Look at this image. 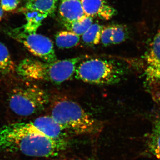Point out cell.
Wrapping results in <instances>:
<instances>
[{"label": "cell", "mask_w": 160, "mask_h": 160, "mask_svg": "<svg viewBox=\"0 0 160 160\" xmlns=\"http://www.w3.org/2000/svg\"><path fill=\"white\" fill-rule=\"evenodd\" d=\"M69 146L68 140L49 138L30 122H17L0 128V152H20L29 156H58Z\"/></svg>", "instance_id": "obj_1"}, {"label": "cell", "mask_w": 160, "mask_h": 160, "mask_svg": "<svg viewBox=\"0 0 160 160\" xmlns=\"http://www.w3.org/2000/svg\"><path fill=\"white\" fill-rule=\"evenodd\" d=\"M50 115L69 134H97L102 130V122L89 114L78 103L69 98H56L51 102Z\"/></svg>", "instance_id": "obj_2"}, {"label": "cell", "mask_w": 160, "mask_h": 160, "mask_svg": "<svg viewBox=\"0 0 160 160\" xmlns=\"http://www.w3.org/2000/svg\"><path fill=\"white\" fill-rule=\"evenodd\" d=\"M86 58L78 57L52 62L27 58L16 66V72L26 81H45L59 85L70 79L78 64Z\"/></svg>", "instance_id": "obj_3"}, {"label": "cell", "mask_w": 160, "mask_h": 160, "mask_svg": "<svg viewBox=\"0 0 160 160\" xmlns=\"http://www.w3.org/2000/svg\"><path fill=\"white\" fill-rule=\"evenodd\" d=\"M87 58L79 63L75 72L77 79L85 82L112 85L119 82L126 73L123 64L116 60L103 58Z\"/></svg>", "instance_id": "obj_4"}, {"label": "cell", "mask_w": 160, "mask_h": 160, "mask_svg": "<svg viewBox=\"0 0 160 160\" xmlns=\"http://www.w3.org/2000/svg\"><path fill=\"white\" fill-rule=\"evenodd\" d=\"M9 104L16 114L29 116L43 111L50 102L46 90L35 85L17 87L9 93Z\"/></svg>", "instance_id": "obj_5"}, {"label": "cell", "mask_w": 160, "mask_h": 160, "mask_svg": "<svg viewBox=\"0 0 160 160\" xmlns=\"http://www.w3.org/2000/svg\"><path fill=\"white\" fill-rule=\"evenodd\" d=\"M7 33L42 61L52 62L58 60L53 43L47 37L36 32L27 33L18 29H11Z\"/></svg>", "instance_id": "obj_6"}, {"label": "cell", "mask_w": 160, "mask_h": 160, "mask_svg": "<svg viewBox=\"0 0 160 160\" xmlns=\"http://www.w3.org/2000/svg\"><path fill=\"white\" fill-rule=\"evenodd\" d=\"M146 82L150 87L160 88V30L151 42L146 54Z\"/></svg>", "instance_id": "obj_7"}, {"label": "cell", "mask_w": 160, "mask_h": 160, "mask_svg": "<svg viewBox=\"0 0 160 160\" xmlns=\"http://www.w3.org/2000/svg\"><path fill=\"white\" fill-rule=\"evenodd\" d=\"M30 122L49 138L56 139L68 140L69 133L50 115L42 116Z\"/></svg>", "instance_id": "obj_8"}, {"label": "cell", "mask_w": 160, "mask_h": 160, "mask_svg": "<svg viewBox=\"0 0 160 160\" xmlns=\"http://www.w3.org/2000/svg\"><path fill=\"white\" fill-rule=\"evenodd\" d=\"M86 15L108 20L114 16L117 11L109 6L106 0H80Z\"/></svg>", "instance_id": "obj_9"}, {"label": "cell", "mask_w": 160, "mask_h": 160, "mask_svg": "<svg viewBox=\"0 0 160 160\" xmlns=\"http://www.w3.org/2000/svg\"><path fill=\"white\" fill-rule=\"evenodd\" d=\"M129 31L125 25H112L104 27L101 43L105 46L117 45L125 42L129 37Z\"/></svg>", "instance_id": "obj_10"}, {"label": "cell", "mask_w": 160, "mask_h": 160, "mask_svg": "<svg viewBox=\"0 0 160 160\" xmlns=\"http://www.w3.org/2000/svg\"><path fill=\"white\" fill-rule=\"evenodd\" d=\"M59 12L63 22H71L86 15L80 0H61Z\"/></svg>", "instance_id": "obj_11"}, {"label": "cell", "mask_w": 160, "mask_h": 160, "mask_svg": "<svg viewBox=\"0 0 160 160\" xmlns=\"http://www.w3.org/2000/svg\"><path fill=\"white\" fill-rule=\"evenodd\" d=\"M146 151L158 160H160V119L157 118L153 122L151 131L146 139Z\"/></svg>", "instance_id": "obj_12"}, {"label": "cell", "mask_w": 160, "mask_h": 160, "mask_svg": "<svg viewBox=\"0 0 160 160\" xmlns=\"http://www.w3.org/2000/svg\"><path fill=\"white\" fill-rule=\"evenodd\" d=\"M58 0H28L26 8L29 11H35L47 17L53 14Z\"/></svg>", "instance_id": "obj_13"}, {"label": "cell", "mask_w": 160, "mask_h": 160, "mask_svg": "<svg viewBox=\"0 0 160 160\" xmlns=\"http://www.w3.org/2000/svg\"><path fill=\"white\" fill-rule=\"evenodd\" d=\"M16 66L6 46L0 42V77H5L16 71Z\"/></svg>", "instance_id": "obj_14"}, {"label": "cell", "mask_w": 160, "mask_h": 160, "mask_svg": "<svg viewBox=\"0 0 160 160\" xmlns=\"http://www.w3.org/2000/svg\"><path fill=\"white\" fill-rule=\"evenodd\" d=\"M56 45L60 49H69L77 46L80 41V36L71 31L59 32L55 36Z\"/></svg>", "instance_id": "obj_15"}, {"label": "cell", "mask_w": 160, "mask_h": 160, "mask_svg": "<svg viewBox=\"0 0 160 160\" xmlns=\"http://www.w3.org/2000/svg\"><path fill=\"white\" fill-rule=\"evenodd\" d=\"M93 22V18L85 15L79 20L71 22H63L62 24L67 30L81 36L89 29Z\"/></svg>", "instance_id": "obj_16"}, {"label": "cell", "mask_w": 160, "mask_h": 160, "mask_svg": "<svg viewBox=\"0 0 160 160\" xmlns=\"http://www.w3.org/2000/svg\"><path fill=\"white\" fill-rule=\"evenodd\" d=\"M105 26L98 23L92 26L82 36V42L84 45L94 46L101 43L102 32Z\"/></svg>", "instance_id": "obj_17"}, {"label": "cell", "mask_w": 160, "mask_h": 160, "mask_svg": "<svg viewBox=\"0 0 160 160\" xmlns=\"http://www.w3.org/2000/svg\"><path fill=\"white\" fill-rule=\"evenodd\" d=\"M29 11L26 14L27 23L23 27V31L27 33H35L46 17L37 12Z\"/></svg>", "instance_id": "obj_18"}, {"label": "cell", "mask_w": 160, "mask_h": 160, "mask_svg": "<svg viewBox=\"0 0 160 160\" xmlns=\"http://www.w3.org/2000/svg\"><path fill=\"white\" fill-rule=\"evenodd\" d=\"M20 0H1V7L6 11H12L17 7Z\"/></svg>", "instance_id": "obj_19"}, {"label": "cell", "mask_w": 160, "mask_h": 160, "mask_svg": "<svg viewBox=\"0 0 160 160\" xmlns=\"http://www.w3.org/2000/svg\"><path fill=\"white\" fill-rule=\"evenodd\" d=\"M3 9H2V7H0V21L2 19V17L3 16Z\"/></svg>", "instance_id": "obj_20"}, {"label": "cell", "mask_w": 160, "mask_h": 160, "mask_svg": "<svg viewBox=\"0 0 160 160\" xmlns=\"http://www.w3.org/2000/svg\"><path fill=\"white\" fill-rule=\"evenodd\" d=\"M71 160H84V159H72Z\"/></svg>", "instance_id": "obj_21"}]
</instances>
